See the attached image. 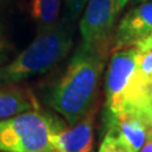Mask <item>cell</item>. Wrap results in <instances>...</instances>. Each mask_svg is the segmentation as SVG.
Instances as JSON below:
<instances>
[{
    "mask_svg": "<svg viewBox=\"0 0 152 152\" xmlns=\"http://www.w3.org/2000/svg\"><path fill=\"white\" fill-rule=\"evenodd\" d=\"M110 52V45L77 48L63 76L56 82L49 103L70 126L77 124L95 106L98 85Z\"/></svg>",
    "mask_w": 152,
    "mask_h": 152,
    "instance_id": "6da1fadb",
    "label": "cell"
},
{
    "mask_svg": "<svg viewBox=\"0 0 152 152\" xmlns=\"http://www.w3.org/2000/svg\"><path fill=\"white\" fill-rule=\"evenodd\" d=\"M73 24L61 19L55 27L37 36L14 60L0 66V86L18 83L43 75L69 54L73 44Z\"/></svg>",
    "mask_w": 152,
    "mask_h": 152,
    "instance_id": "7a4b0ae2",
    "label": "cell"
},
{
    "mask_svg": "<svg viewBox=\"0 0 152 152\" xmlns=\"http://www.w3.org/2000/svg\"><path fill=\"white\" fill-rule=\"evenodd\" d=\"M63 127L62 121L41 108L0 121V152H53Z\"/></svg>",
    "mask_w": 152,
    "mask_h": 152,
    "instance_id": "3957f363",
    "label": "cell"
},
{
    "mask_svg": "<svg viewBox=\"0 0 152 152\" xmlns=\"http://www.w3.org/2000/svg\"><path fill=\"white\" fill-rule=\"evenodd\" d=\"M149 88L136 73L134 48L112 52L106 77L105 114H116L126 109H139L147 100Z\"/></svg>",
    "mask_w": 152,
    "mask_h": 152,
    "instance_id": "277c9868",
    "label": "cell"
},
{
    "mask_svg": "<svg viewBox=\"0 0 152 152\" xmlns=\"http://www.w3.org/2000/svg\"><path fill=\"white\" fill-rule=\"evenodd\" d=\"M132 0H88L79 23L81 42L88 45H112L118 17Z\"/></svg>",
    "mask_w": 152,
    "mask_h": 152,
    "instance_id": "5b68a950",
    "label": "cell"
},
{
    "mask_svg": "<svg viewBox=\"0 0 152 152\" xmlns=\"http://www.w3.org/2000/svg\"><path fill=\"white\" fill-rule=\"evenodd\" d=\"M152 34V0L135 5L122 17L113 33L110 53L132 48Z\"/></svg>",
    "mask_w": 152,
    "mask_h": 152,
    "instance_id": "8992f818",
    "label": "cell"
},
{
    "mask_svg": "<svg viewBox=\"0 0 152 152\" xmlns=\"http://www.w3.org/2000/svg\"><path fill=\"white\" fill-rule=\"evenodd\" d=\"M106 130L117 133L134 152L145 142L148 124L137 109H126L116 114H104Z\"/></svg>",
    "mask_w": 152,
    "mask_h": 152,
    "instance_id": "52a82bcc",
    "label": "cell"
},
{
    "mask_svg": "<svg viewBox=\"0 0 152 152\" xmlns=\"http://www.w3.org/2000/svg\"><path fill=\"white\" fill-rule=\"evenodd\" d=\"M96 106L70 130H63L55 135V149L63 152H92L94 122Z\"/></svg>",
    "mask_w": 152,
    "mask_h": 152,
    "instance_id": "ba28073f",
    "label": "cell"
},
{
    "mask_svg": "<svg viewBox=\"0 0 152 152\" xmlns=\"http://www.w3.org/2000/svg\"><path fill=\"white\" fill-rule=\"evenodd\" d=\"M36 108L37 100L28 89L16 83L0 86V121Z\"/></svg>",
    "mask_w": 152,
    "mask_h": 152,
    "instance_id": "9c48e42d",
    "label": "cell"
},
{
    "mask_svg": "<svg viewBox=\"0 0 152 152\" xmlns=\"http://www.w3.org/2000/svg\"><path fill=\"white\" fill-rule=\"evenodd\" d=\"M31 12L37 33L45 32L60 23L61 0H32Z\"/></svg>",
    "mask_w": 152,
    "mask_h": 152,
    "instance_id": "30bf717a",
    "label": "cell"
},
{
    "mask_svg": "<svg viewBox=\"0 0 152 152\" xmlns=\"http://www.w3.org/2000/svg\"><path fill=\"white\" fill-rule=\"evenodd\" d=\"M133 48L136 53V73L149 89L152 82V34L137 41Z\"/></svg>",
    "mask_w": 152,
    "mask_h": 152,
    "instance_id": "8fae6325",
    "label": "cell"
},
{
    "mask_svg": "<svg viewBox=\"0 0 152 152\" xmlns=\"http://www.w3.org/2000/svg\"><path fill=\"white\" fill-rule=\"evenodd\" d=\"M99 152H134L117 133L107 131L104 141L100 144Z\"/></svg>",
    "mask_w": 152,
    "mask_h": 152,
    "instance_id": "7c38bea8",
    "label": "cell"
},
{
    "mask_svg": "<svg viewBox=\"0 0 152 152\" xmlns=\"http://www.w3.org/2000/svg\"><path fill=\"white\" fill-rule=\"evenodd\" d=\"M87 2L88 0H63L64 15L62 19L69 24H75L82 14Z\"/></svg>",
    "mask_w": 152,
    "mask_h": 152,
    "instance_id": "4fadbf2b",
    "label": "cell"
},
{
    "mask_svg": "<svg viewBox=\"0 0 152 152\" xmlns=\"http://www.w3.org/2000/svg\"><path fill=\"white\" fill-rule=\"evenodd\" d=\"M141 152H152V135L147 133V137H145V145L143 147Z\"/></svg>",
    "mask_w": 152,
    "mask_h": 152,
    "instance_id": "5bb4252c",
    "label": "cell"
},
{
    "mask_svg": "<svg viewBox=\"0 0 152 152\" xmlns=\"http://www.w3.org/2000/svg\"><path fill=\"white\" fill-rule=\"evenodd\" d=\"M9 48V44L7 42V38L5 37V35L2 34L1 32V29H0V52H2V51H5Z\"/></svg>",
    "mask_w": 152,
    "mask_h": 152,
    "instance_id": "9a60e30c",
    "label": "cell"
},
{
    "mask_svg": "<svg viewBox=\"0 0 152 152\" xmlns=\"http://www.w3.org/2000/svg\"><path fill=\"white\" fill-rule=\"evenodd\" d=\"M147 1H150V0H132V2L134 5H139V4H142V2H147Z\"/></svg>",
    "mask_w": 152,
    "mask_h": 152,
    "instance_id": "2e32d148",
    "label": "cell"
},
{
    "mask_svg": "<svg viewBox=\"0 0 152 152\" xmlns=\"http://www.w3.org/2000/svg\"><path fill=\"white\" fill-rule=\"evenodd\" d=\"M147 133H149V134H151L152 135V126H148Z\"/></svg>",
    "mask_w": 152,
    "mask_h": 152,
    "instance_id": "e0dca14e",
    "label": "cell"
},
{
    "mask_svg": "<svg viewBox=\"0 0 152 152\" xmlns=\"http://www.w3.org/2000/svg\"><path fill=\"white\" fill-rule=\"evenodd\" d=\"M2 61H4V55H2V54H0V64L2 63Z\"/></svg>",
    "mask_w": 152,
    "mask_h": 152,
    "instance_id": "ac0fdd59",
    "label": "cell"
}]
</instances>
